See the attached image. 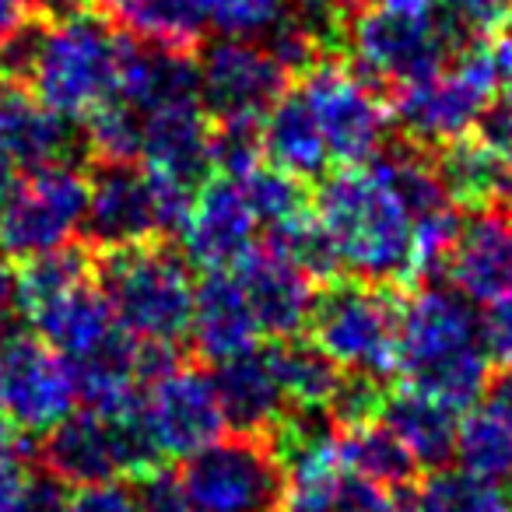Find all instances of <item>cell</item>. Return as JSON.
<instances>
[{
    "label": "cell",
    "mask_w": 512,
    "mask_h": 512,
    "mask_svg": "<svg viewBox=\"0 0 512 512\" xmlns=\"http://www.w3.org/2000/svg\"><path fill=\"white\" fill-rule=\"evenodd\" d=\"M144 116L120 99L102 102L85 116V148L95 165H134L141 162Z\"/></svg>",
    "instance_id": "34"
},
{
    "label": "cell",
    "mask_w": 512,
    "mask_h": 512,
    "mask_svg": "<svg viewBox=\"0 0 512 512\" xmlns=\"http://www.w3.org/2000/svg\"><path fill=\"white\" fill-rule=\"evenodd\" d=\"M141 162L193 186L214 169V123L200 99H183L144 113Z\"/></svg>",
    "instance_id": "20"
},
{
    "label": "cell",
    "mask_w": 512,
    "mask_h": 512,
    "mask_svg": "<svg viewBox=\"0 0 512 512\" xmlns=\"http://www.w3.org/2000/svg\"><path fill=\"white\" fill-rule=\"evenodd\" d=\"M15 302L32 330L67 362L95 351L120 330L95 281V256L78 242L22 260V271L15 274Z\"/></svg>",
    "instance_id": "5"
},
{
    "label": "cell",
    "mask_w": 512,
    "mask_h": 512,
    "mask_svg": "<svg viewBox=\"0 0 512 512\" xmlns=\"http://www.w3.org/2000/svg\"><path fill=\"white\" fill-rule=\"evenodd\" d=\"M239 183H242V190H246V200H249V207H253L256 221L267 225L271 232H281V228L295 225V221L313 214V200H309L302 179L288 176V172L274 169V165H256Z\"/></svg>",
    "instance_id": "33"
},
{
    "label": "cell",
    "mask_w": 512,
    "mask_h": 512,
    "mask_svg": "<svg viewBox=\"0 0 512 512\" xmlns=\"http://www.w3.org/2000/svg\"><path fill=\"white\" fill-rule=\"evenodd\" d=\"M313 344L348 376L383 379L397 372L400 306L383 285L337 281L316 295Z\"/></svg>",
    "instance_id": "9"
},
{
    "label": "cell",
    "mask_w": 512,
    "mask_h": 512,
    "mask_svg": "<svg viewBox=\"0 0 512 512\" xmlns=\"http://www.w3.org/2000/svg\"><path fill=\"white\" fill-rule=\"evenodd\" d=\"M74 386H78V400L85 407L106 414H130L137 411L144 383V348L116 330L106 344H99L88 355L71 362Z\"/></svg>",
    "instance_id": "24"
},
{
    "label": "cell",
    "mask_w": 512,
    "mask_h": 512,
    "mask_svg": "<svg viewBox=\"0 0 512 512\" xmlns=\"http://www.w3.org/2000/svg\"><path fill=\"white\" fill-rule=\"evenodd\" d=\"M442 271L470 306H495L512 288V207L470 214Z\"/></svg>",
    "instance_id": "19"
},
{
    "label": "cell",
    "mask_w": 512,
    "mask_h": 512,
    "mask_svg": "<svg viewBox=\"0 0 512 512\" xmlns=\"http://www.w3.org/2000/svg\"><path fill=\"white\" fill-rule=\"evenodd\" d=\"M214 390H218L225 425L242 435H267L278 418L288 411V400L281 393L278 372H274L271 351H249L232 362L214 365Z\"/></svg>",
    "instance_id": "23"
},
{
    "label": "cell",
    "mask_w": 512,
    "mask_h": 512,
    "mask_svg": "<svg viewBox=\"0 0 512 512\" xmlns=\"http://www.w3.org/2000/svg\"><path fill=\"white\" fill-rule=\"evenodd\" d=\"M299 92L306 95L320 123L330 162L351 169V165H369L386 151L393 113L365 74L351 71L341 60L323 57L302 74Z\"/></svg>",
    "instance_id": "12"
},
{
    "label": "cell",
    "mask_w": 512,
    "mask_h": 512,
    "mask_svg": "<svg viewBox=\"0 0 512 512\" xmlns=\"http://www.w3.org/2000/svg\"><path fill=\"white\" fill-rule=\"evenodd\" d=\"M130 491L137 495L144 512H190L186 509V491L183 481H179V470L162 467V463L141 470L137 484Z\"/></svg>",
    "instance_id": "38"
},
{
    "label": "cell",
    "mask_w": 512,
    "mask_h": 512,
    "mask_svg": "<svg viewBox=\"0 0 512 512\" xmlns=\"http://www.w3.org/2000/svg\"><path fill=\"white\" fill-rule=\"evenodd\" d=\"M334 456L337 467L344 474L358 477L365 484H376V488H404L414 477L418 463L411 460V453L404 449V442L386 428V421L379 418H365V421H351V425L337 428L334 439Z\"/></svg>",
    "instance_id": "28"
},
{
    "label": "cell",
    "mask_w": 512,
    "mask_h": 512,
    "mask_svg": "<svg viewBox=\"0 0 512 512\" xmlns=\"http://www.w3.org/2000/svg\"><path fill=\"white\" fill-rule=\"evenodd\" d=\"M134 414L158 460H190L225 432V411L214 390V376L200 372L197 365L172 362L169 369L151 376Z\"/></svg>",
    "instance_id": "15"
},
{
    "label": "cell",
    "mask_w": 512,
    "mask_h": 512,
    "mask_svg": "<svg viewBox=\"0 0 512 512\" xmlns=\"http://www.w3.org/2000/svg\"><path fill=\"white\" fill-rule=\"evenodd\" d=\"M313 214L337 267L355 281H414V211L376 162L334 172L316 193Z\"/></svg>",
    "instance_id": "1"
},
{
    "label": "cell",
    "mask_w": 512,
    "mask_h": 512,
    "mask_svg": "<svg viewBox=\"0 0 512 512\" xmlns=\"http://www.w3.org/2000/svg\"><path fill=\"white\" fill-rule=\"evenodd\" d=\"M484 407H488L491 414H498V418L512 428V362L488 383V404Z\"/></svg>",
    "instance_id": "45"
},
{
    "label": "cell",
    "mask_w": 512,
    "mask_h": 512,
    "mask_svg": "<svg viewBox=\"0 0 512 512\" xmlns=\"http://www.w3.org/2000/svg\"><path fill=\"white\" fill-rule=\"evenodd\" d=\"M502 88H505V106L512 109V71H509V78H505V85H502Z\"/></svg>",
    "instance_id": "48"
},
{
    "label": "cell",
    "mask_w": 512,
    "mask_h": 512,
    "mask_svg": "<svg viewBox=\"0 0 512 512\" xmlns=\"http://www.w3.org/2000/svg\"><path fill=\"white\" fill-rule=\"evenodd\" d=\"M264 120V116H260ZM256 116H235V120L214 123V169L228 179H242L264 165V134Z\"/></svg>",
    "instance_id": "36"
},
{
    "label": "cell",
    "mask_w": 512,
    "mask_h": 512,
    "mask_svg": "<svg viewBox=\"0 0 512 512\" xmlns=\"http://www.w3.org/2000/svg\"><path fill=\"white\" fill-rule=\"evenodd\" d=\"M379 418L393 435L404 442L418 467L439 470L456 456V435H460V411L425 397V393H393L383 397Z\"/></svg>",
    "instance_id": "26"
},
{
    "label": "cell",
    "mask_w": 512,
    "mask_h": 512,
    "mask_svg": "<svg viewBox=\"0 0 512 512\" xmlns=\"http://www.w3.org/2000/svg\"><path fill=\"white\" fill-rule=\"evenodd\" d=\"M292 18L288 0H228L214 29L225 39H271Z\"/></svg>",
    "instance_id": "37"
},
{
    "label": "cell",
    "mask_w": 512,
    "mask_h": 512,
    "mask_svg": "<svg viewBox=\"0 0 512 512\" xmlns=\"http://www.w3.org/2000/svg\"><path fill=\"white\" fill-rule=\"evenodd\" d=\"M439 11L456 50L505 36L512 25V0H439Z\"/></svg>",
    "instance_id": "35"
},
{
    "label": "cell",
    "mask_w": 512,
    "mask_h": 512,
    "mask_svg": "<svg viewBox=\"0 0 512 512\" xmlns=\"http://www.w3.org/2000/svg\"><path fill=\"white\" fill-rule=\"evenodd\" d=\"M43 463L53 481L74 488L116 484L127 474L155 467L158 456L144 439L137 414H106V411H74L43 439Z\"/></svg>",
    "instance_id": "11"
},
{
    "label": "cell",
    "mask_w": 512,
    "mask_h": 512,
    "mask_svg": "<svg viewBox=\"0 0 512 512\" xmlns=\"http://www.w3.org/2000/svg\"><path fill=\"white\" fill-rule=\"evenodd\" d=\"M95 278L116 327L141 348L172 351L190 334L197 285L190 281V260L169 242L106 249L102 260H95Z\"/></svg>",
    "instance_id": "4"
},
{
    "label": "cell",
    "mask_w": 512,
    "mask_h": 512,
    "mask_svg": "<svg viewBox=\"0 0 512 512\" xmlns=\"http://www.w3.org/2000/svg\"><path fill=\"white\" fill-rule=\"evenodd\" d=\"M256 228L260 221H256L239 179L214 176L193 197L190 218H186L179 239H183L186 260L197 264L200 271L214 274L232 271L256 246Z\"/></svg>",
    "instance_id": "18"
},
{
    "label": "cell",
    "mask_w": 512,
    "mask_h": 512,
    "mask_svg": "<svg viewBox=\"0 0 512 512\" xmlns=\"http://www.w3.org/2000/svg\"><path fill=\"white\" fill-rule=\"evenodd\" d=\"M67 512H144L137 495L120 484H95V488H78L71 495Z\"/></svg>",
    "instance_id": "40"
},
{
    "label": "cell",
    "mask_w": 512,
    "mask_h": 512,
    "mask_svg": "<svg viewBox=\"0 0 512 512\" xmlns=\"http://www.w3.org/2000/svg\"><path fill=\"white\" fill-rule=\"evenodd\" d=\"M8 50V67L60 116H81L116 95L127 36L85 8L39 18Z\"/></svg>",
    "instance_id": "2"
},
{
    "label": "cell",
    "mask_w": 512,
    "mask_h": 512,
    "mask_svg": "<svg viewBox=\"0 0 512 512\" xmlns=\"http://www.w3.org/2000/svg\"><path fill=\"white\" fill-rule=\"evenodd\" d=\"M29 470H25V453H0V512H15L29 488Z\"/></svg>",
    "instance_id": "42"
},
{
    "label": "cell",
    "mask_w": 512,
    "mask_h": 512,
    "mask_svg": "<svg viewBox=\"0 0 512 512\" xmlns=\"http://www.w3.org/2000/svg\"><path fill=\"white\" fill-rule=\"evenodd\" d=\"M71 362L36 330L0 327V418L22 435H46L74 414Z\"/></svg>",
    "instance_id": "13"
},
{
    "label": "cell",
    "mask_w": 512,
    "mask_h": 512,
    "mask_svg": "<svg viewBox=\"0 0 512 512\" xmlns=\"http://www.w3.org/2000/svg\"><path fill=\"white\" fill-rule=\"evenodd\" d=\"M74 134L67 116L46 106L22 81L0 85V162L8 169L36 172L67 162Z\"/></svg>",
    "instance_id": "21"
},
{
    "label": "cell",
    "mask_w": 512,
    "mask_h": 512,
    "mask_svg": "<svg viewBox=\"0 0 512 512\" xmlns=\"http://www.w3.org/2000/svg\"><path fill=\"white\" fill-rule=\"evenodd\" d=\"M190 337L197 355L211 365L232 362V358L256 351V341L264 334L256 327L246 292H242L232 271H214L197 285Z\"/></svg>",
    "instance_id": "22"
},
{
    "label": "cell",
    "mask_w": 512,
    "mask_h": 512,
    "mask_svg": "<svg viewBox=\"0 0 512 512\" xmlns=\"http://www.w3.org/2000/svg\"><path fill=\"white\" fill-rule=\"evenodd\" d=\"M411 512H512V488L467 470L439 467L414 488Z\"/></svg>",
    "instance_id": "31"
},
{
    "label": "cell",
    "mask_w": 512,
    "mask_h": 512,
    "mask_svg": "<svg viewBox=\"0 0 512 512\" xmlns=\"http://www.w3.org/2000/svg\"><path fill=\"white\" fill-rule=\"evenodd\" d=\"M200 102L218 120L260 116L288 92L292 74L274 60L264 43L221 39L200 57Z\"/></svg>",
    "instance_id": "16"
},
{
    "label": "cell",
    "mask_w": 512,
    "mask_h": 512,
    "mask_svg": "<svg viewBox=\"0 0 512 512\" xmlns=\"http://www.w3.org/2000/svg\"><path fill=\"white\" fill-rule=\"evenodd\" d=\"M190 190L148 165H95L88 179V242L120 249L179 235L193 207Z\"/></svg>",
    "instance_id": "8"
},
{
    "label": "cell",
    "mask_w": 512,
    "mask_h": 512,
    "mask_svg": "<svg viewBox=\"0 0 512 512\" xmlns=\"http://www.w3.org/2000/svg\"><path fill=\"white\" fill-rule=\"evenodd\" d=\"M67 502L71 498L64 495V484L60 481H53V477H32L15 512H67Z\"/></svg>",
    "instance_id": "44"
},
{
    "label": "cell",
    "mask_w": 512,
    "mask_h": 512,
    "mask_svg": "<svg viewBox=\"0 0 512 512\" xmlns=\"http://www.w3.org/2000/svg\"><path fill=\"white\" fill-rule=\"evenodd\" d=\"M235 281L246 292L260 334L288 341L309 327L316 309V278L274 242H256L232 267Z\"/></svg>",
    "instance_id": "17"
},
{
    "label": "cell",
    "mask_w": 512,
    "mask_h": 512,
    "mask_svg": "<svg viewBox=\"0 0 512 512\" xmlns=\"http://www.w3.org/2000/svg\"><path fill=\"white\" fill-rule=\"evenodd\" d=\"M11 172H15V169H8V165L0 162V218H4V207H8L11 190H15V179H11Z\"/></svg>",
    "instance_id": "47"
},
{
    "label": "cell",
    "mask_w": 512,
    "mask_h": 512,
    "mask_svg": "<svg viewBox=\"0 0 512 512\" xmlns=\"http://www.w3.org/2000/svg\"><path fill=\"white\" fill-rule=\"evenodd\" d=\"M50 0H0V46L15 43L25 29L46 18Z\"/></svg>",
    "instance_id": "41"
},
{
    "label": "cell",
    "mask_w": 512,
    "mask_h": 512,
    "mask_svg": "<svg viewBox=\"0 0 512 512\" xmlns=\"http://www.w3.org/2000/svg\"><path fill=\"white\" fill-rule=\"evenodd\" d=\"M260 134H264V158L274 169L299 179L320 176L327 169L330 155L323 144L320 123H316L313 109L299 88L285 92L267 109L260 120Z\"/></svg>",
    "instance_id": "27"
},
{
    "label": "cell",
    "mask_w": 512,
    "mask_h": 512,
    "mask_svg": "<svg viewBox=\"0 0 512 512\" xmlns=\"http://www.w3.org/2000/svg\"><path fill=\"white\" fill-rule=\"evenodd\" d=\"M456 460L467 474L512 488V428L488 407L467 414L456 435Z\"/></svg>",
    "instance_id": "32"
},
{
    "label": "cell",
    "mask_w": 512,
    "mask_h": 512,
    "mask_svg": "<svg viewBox=\"0 0 512 512\" xmlns=\"http://www.w3.org/2000/svg\"><path fill=\"white\" fill-rule=\"evenodd\" d=\"M337 512H411L404 502L390 495L386 488L365 484L358 477L344 474L341 491H337Z\"/></svg>",
    "instance_id": "39"
},
{
    "label": "cell",
    "mask_w": 512,
    "mask_h": 512,
    "mask_svg": "<svg viewBox=\"0 0 512 512\" xmlns=\"http://www.w3.org/2000/svg\"><path fill=\"white\" fill-rule=\"evenodd\" d=\"M88 179L74 165H46L15 183L0 218V253L15 260L64 249L85 232Z\"/></svg>",
    "instance_id": "14"
},
{
    "label": "cell",
    "mask_w": 512,
    "mask_h": 512,
    "mask_svg": "<svg viewBox=\"0 0 512 512\" xmlns=\"http://www.w3.org/2000/svg\"><path fill=\"white\" fill-rule=\"evenodd\" d=\"M512 71V43L505 36L460 50L453 67L428 74L393 92V123L414 148H446L474 130L481 113Z\"/></svg>",
    "instance_id": "6"
},
{
    "label": "cell",
    "mask_w": 512,
    "mask_h": 512,
    "mask_svg": "<svg viewBox=\"0 0 512 512\" xmlns=\"http://www.w3.org/2000/svg\"><path fill=\"white\" fill-rule=\"evenodd\" d=\"M348 22L344 39L372 85H411L439 74L456 53L439 0H376Z\"/></svg>",
    "instance_id": "7"
},
{
    "label": "cell",
    "mask_w": 512,
    "mask_h": 512,
    "mask_svg": "<svg viewBox=\"0 0 512 512\" xmlns=\"http://www.w3.org/2000/svg\"><path fill=\"white\" fill-rule=\"evenodd\" d=\"M190 512H278L285 467L267 435H228L179 467Z\"/></svg>",
    "instance_id": "10"
},
{
    "label": "cell",
    "mask_w": 512,
    "mask_h": 512,
    "mask_svg": "<svg viewBox=\"0 0 512 512\" xmlns=\"http://www.w3.org/2000/svg\"><path fill=\"white\" fill-rule=\"evenodd\" d=\"M271 362L278 372L281 393L295 411H327L334 407L348 372L337 369L313 341H278L271 348Z\"/></svg>",
    "instance_id": "30"
},
{
    "label": "cell",
    "mask_w": 512,
    "mask_h": 512,
    "mask_svg": "<svg viewBox=\"0 0 512 512\" xmlns=\"http://www.w3.org/2000/svg\"><path fill=\"white\" fill-rule=\"evenodd\" d=\"M95 8L123 36L158 50L190 53L204 32V18L190 0H95Z\"/></svg>",
    "instance_id": "29"
},
{
    "label": "cell",
    "mask_w": 512,
    "mask_h": 512,
    "mask_svg": "<svg viewBox=\"0 0 512 512\" xmlns=\"http://www.w3.org/2000/svg\"><path fill=\"white\" fill-rule=\"evenodd\" d=\"M11 299H15V271H11L8 256L0 253V313L8 309Z\"/></svg>",
    "instance_id": "46"
},
{
    "label": "cell",
    "mask_w": 512,
    "mask_h": 512,
    "mask_svg": "<svg viewBox=\"0 0 512 512\" xmlns=\"http://www.w3.org/2000/svg\"><path fill=\"white\" fill-rule=\"evenodd\" d=\"M397 372L407 390L467 411L491 383V344L477 306L453 288H418L400 306Z\"/></svg>",
    "instance_id": "3"
},
{
    "label": "cell",
    "mask_w": 512,
    "mask_h": 512,
    "mask_svg": "<svg viewBox=\"0 0 512 512\" xmlns=\"http://www.w3.org/2000/svg\"><path fill=\"white\" fill-rule=\"evenodd\" d=\"M435 169L456 207H512V155L488 148L474 134L446 144L435 158Z\"/></svg>",
    "instance_id": "25"
},
{
    "label": "cell",
    "mask_w": 512,
    "mask_h": 512,
    "mask_svg": "<svg viewBox=\"0 0 512 512\" xmlns=\"http://www.w3.org/2000/svg\"><path fill=\"white\" fill-rule=\"evenodd\" d=\"M484 334H488L491 351L512 362V288L495 302V306H488V316H484Z\"/></svg>",
    "instance_id": "43"
}]
</instances>
